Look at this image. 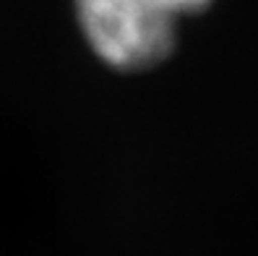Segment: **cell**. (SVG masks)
<instances>
[{"label": "cell", "instance_id": "cell-1", "mask_svg": "<svg viewBox=\"0 0 258 256\" xmlns=\"http://www.w3.org/2000/svg\"><path fill=\"white\" fill-rule=\"evenodd\" d=\"M86 44L115 71H149L172 55L177 19L151 0H73Z\"/></svg>", "mask_w": 258, "mask_h": 256}, {"label": "cell", "instance_id": "cell-2", "mask_svg": "<svg viewBox=\"0 0 258 256\" xmlns=\"http://www.w3.org/2000/svg\"><path fill=\"white\" fill-rule=\"evenodd\" d=\"M154 6H159L162 11H167L170 16L180 19V16H193L201 13L204 8L211 6V0H151Z\"/></svg>", "mask_w": 258, "mask_h": 256}]
</instances>
